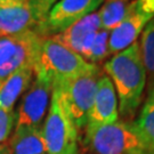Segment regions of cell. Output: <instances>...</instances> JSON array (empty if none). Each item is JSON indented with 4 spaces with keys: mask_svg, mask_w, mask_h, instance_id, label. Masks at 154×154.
Listing matches in <instances>:
<instances>
[{
    "mask_svg": "<svg viewBox=\"0 0 154 154\" xmlns=\"http://www.w3.org/2000/svg\"><path fill=\"white\" fill-rule=\"evenodd\" d=\"M42 134L47 154H80L79 131L67 116L60 90L55 86L42 127Z\"/></svg>",
    "mask_w": 154,
    "mask_h": 154,
    "instance_id": "4",
    "label": "cell"
},
{
    "mask_svg": "<svg viewBox=\"0 0 154 154\" xmlns=\"http://www.w3.org/2000/svg\"><path fill=\"white\" fill-rule=\"evenodd\" d=\"M153 17V15L147 14L142 8H139L135 0L123 20L110 31V55H116L136 42L137 38L142 34L145 26Z\"/></svg>",
    "mask_w": 154,
    "mask_h": 154,
    "instance_id": "9",
    "label": "cell"
},
{
    "mask_svg": "<svg viewBox=\"0 0 154 154\" xmlns=\"http://www.w3.org/2000/svg\"><path fill=\"white\" fill-rule=\"evenodd\" d=\"M139 48L151 87L154 85V17L149 21L140 34Z\"/></svg>",
    "mask_w": 154,
    "mask_h": 154,
    "instance_id": "16",
    "label": "cell"
},
{
    "mask_svg": "<svg viewBox=\"0 0 154 154\" xmlns=\"http://www.w3.org/2000/svg\"><path fill=\"white\" fill-rule=\"evenodd\" d=\"M109 39H110V31L100 29L95 34L91 44L89 45L87 50L82 54V57L89 63L96 64L104 61L110 55L109 51Z\"/></svg>",
    "mask_w": 154,
    "mask_h": 154,
    "instance_id": "17",
    "label": "cell"
},
{
    "mask_svg": "<svg viewBox=\"0 0 154 154\" xmlns=\"http://www.w3.org/2000/svg\"><path fill=\"white\" fill-rule=\"evenodd\" d=\"M135 0H104L98 11L100 29L111 31L126 16Z\"/></svg>",
    "mask_w": 154,
    "mask_h": 154,
    "instance_id": "15",
    "label": "cell"
},
{
    "mask_svg": "<svg viewBox=\"0 0 154 154\" xmlns=\"http://www.w3.org/2000/svg\"><path fill=\"white\" fill-rule=\"evenodd\" d=\"M54 82L41 72H34L31 86L24 93L16 111V126L41 127L50 104Z\"/></svg>",
    "mask_w": 154,
    "mask_h": 154,
    "instance_id": "8",
    "label": "cell"
},
{
    "mask_svg": "<svg viewBox=\"0 0 154 154\" xmlns=\"http://www.w3.org/2000/svg\"><path fill=\"white\" fill-rule=\"evenodd\" d=\"M104 71L116 89L119 116L125 121H132L142 104L147 79L139 42L112 56L104 64Z\"/></svg>",
    "mask_w": 154,
    "mask_h": 154,
    "instance_id": "1",
    "label": "cell"
},
{
    "mask_svg": "<svg viewBox=\"0 0 154 154\" xmlns=\"http://www.w3.org/2000/svg\"><path fill=\"white\" fill-rule=\"evenodd\" d=\"M116 121H119V104L116 89L110 78L100 75L86 128L112 125Z\"/></svg>",
    "mask_w": 154,
    "mask_h": 154,
    "instance_id": "10",
    "label": "cell"
},
{
    "mask_svg": "<svg viewBox=\"0 0 154 154\" xmlns=\"http://www.w3.org/2000/svg\"><path fill=\"white\" fill-rule=\"evenodd\" d=\"M57 1L60 0H29L33 16L38 24L46 17V15L49 13V11Z\"/></svg>",
    "mask_w": 154,
    "mask_h": 154,
    "instance_id": "20",
    "label": "cell"
},
{
    "mask_svg": "<svg viewBox=\"0 0 154 154\" xmlns=\"http://www.w3.org/2000/svg\"><path fill=\"white\" fill-rule=\"evenodd\" d=\"M135 122L137 128L154 143V85L149 89V95Z\"/></svg>",
    "mask_w": 154,
    "mask_h": 154,
    "instance_id": "18",
    "label": "cell"
},
{
    "mask_svg": "<svg viewBox=\"0 0 154 154\" xmlns=\"http://www.w3.org/2000/svg\"><path fill=\"white\" fill-rule=\"evenodd\" d=\"M104 0H60L35 28L41 38H50L98 9Z\"/></svg>",
    "mask_w": 154,
    "mask_h": 154,
    "instance_id": "7",
    "label": "cell"
},
{
    "mask_svg": "<svg viewBox=\"0 0 154 154\" xmlns=\"http://www.w3.org/2000/svg\"><path fill=\"white\" fill-rule=\"evenodd\" d=\"M100 75L99 70L75 79L54 83V86L60 90L62 103L67 116L79 132L85 130L87 126L89 112Z\"/></svg>",
    "mask_w": 154,
    "mask_h": 154,
    "instance_id": "5",
    "label": "cell"
},
{
    "mask_svg": "<svg viewBox=\"0 0 154 154\" xmlns=\"http://www.w3.org/2000/svg\"><path fill=\"white\" fill-rule=\"evenodd\" d=\"M82 145L93 154H154V143L134 121L87 127Z\"/></svg>",
    "mask_w": 154,
    "mask_h": 154,
    "instance_id": "2",
    "label": "cell"
},
{
    "mask_svg": "<svg viewBox=\"0 0 154 154\" xmlns=\"http://www.w3.org/2000/svg\"><path fill=\"white\" fill-rule=\"evenodd\" d=\"M6 154H47L42 128L16 126L7 142Z\"/></svg>",
    "mask_w": 154,
    "mask_h": 154,
    "instance_id": "13",
    "label": "cell"
},
{
    "mask_svg": "<svg viewBox=\"0 0 154 154\" xmlns=\"http://www.w3.org/2000/svg\"><path fill=\"white\" fill-rule=\"evenodd\" d=\"M37 25L29 0L0 4V35L34 31Z\"/></svg>",
    "mask_w": 154,
    "mask_h": 154,
    "instance_id": "11",
    "label": "cell"
},
{
    "mask_svg": "<svg viewBox=\"0 0 154 154\" xmlns=\"http://www.w3.org/2000/svg\"><path fill=\"white\" fill-rule=\"evenodd\" d=\"M42 39L35 31L0 35V82L26 66H35Z\"/></svg>",
    "mask_w": 154,
    "mask_h": 154,
    "instance_id": "6",
    "label": "cell"
},
{
    "mask_svg": "<svg viewBox=\"0 0 154 154\" xmlns=\"http://www.w3.org/2000/svg\"><path fill=\"white\" fill-rule=\"evenodd\" d=\"M14 1H23V0H0V4H6V2H14Z\"/></svg>",
    "mask_w": 154,
    "mask_h": 154,
    "instance_id": "21",
    "label": "cell"
},
{
    "mask_svg": "<svg viewBox=\"0 0 154 154\" xmlns=\"http://www.w3.org/2000/svg\"><path fill=\"white\" fill-rule=\"evenodd\" d=\"M99 30H100V20L98 11H95L88 16L83 17L82 20L78 21L77 23H74L63 32L50 38H54L69 49L82 56V54L89 47V45L91 44L95 34Z\"/></svg>",
    "mask_w": 154,
    "mask_h": 154,
    "instance_id": "12",
    "label": "cell"
},
{
    "mask_svg": "<svg viewBox=\"0 0 154 154\" xmlns=\"http://www.w3.org/2000/svg\"><path fill=\"white\" fill-rule=\"evenodd\" d=\"M97 71L98 65L89 63L54 38L42 39L34 72L44 73L56 83Z\"/></svg>",
    "mask_w": 154,
    "mask_h": 154,
    "instance_id": "3",
    "label": "cell"
},
{
    "mask_svg": "<svg viewBox=\"0 0 154 154\" xmlns=\"http://www.w3.org/2000/svg\"><path fill=\"white\" fill-rule=\"evenodd\" d=\"M16 125V111L0 107V154H6V145Z\"/></svg>",
    "mask_w": 154,
    "mask_h": 154,
    "instance_id": "19",
    "label": "cell"
},
{
    "mask_svg": "<svg viewBox=\"0 0 154 154\" xmlns=\"http://www.w3.org/2000/svg\"><path fill=\"white\" fill-rule=\"evenodd\" d=\"M34 79V67L26 66L7 77L0 82V107L14 110V105L31 86Z\"/></svg>",
    "mask_w": 154,
    "mask_h": 154,
    "instance_id": "14",
    "label": "cell"
}]
</instances>
